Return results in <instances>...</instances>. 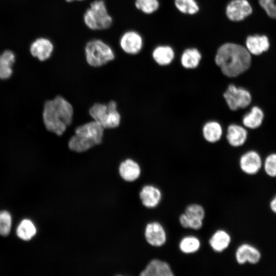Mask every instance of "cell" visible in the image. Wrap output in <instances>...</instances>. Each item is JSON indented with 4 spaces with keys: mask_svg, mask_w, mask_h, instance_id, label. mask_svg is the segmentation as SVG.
Masks as SVG:
<instances>
[{
    "mask_svg": "<svg viewBox=\"0 0 276 276\" xmlns=\"http://www.w3.org/2000/svg\"><path fill=\"white\" fill-rule=\"evenodd\" d=\"M170 265L166 262L154 259L151 260L141 271V276H173Z\"/></svg>",
    "mask_w": 276,
    "mask_h": 276,
    "instance_id": "16",
    "label": "cell"
},
{
    "mask_svg": "<svg viewBox=\"0 0 276 276\" xmlns=\"http://www.w3.org/2000/svg\"><path fill=\"white\" fill-rule=\"evenodd\" d=\"M184 213L190 220L203 221L205 215L203 206L197 203H192L187 206Z\"/></svg>",
    "mask_w": 276,
    "mask_h": 276,
    "instance_id": "28",
    "label": "cell"
},
{
    "mask_svg": "<svg viewBox=\"0 0 276 276\" xmlns=\"http://www.w3.org/2000/svg\"><path fill=\"white\" fill-rule=\"evenodd\" d=\"M179 221L180 225L185 228H189V219L185 214H181L179 217Z\"/></svg>",
    "mask_w": 276,
    "mask_h": 276,
    "instance_id": "33",
    "label": "cell"
},
{
    "mask_svg": "<svg viewBox=\"0 0 276 276\" xmlns=\"http://www.w3.org/2000/svg\"><path fill=\"white\" fill-rule=\"evenodd\" d=\"M119 45L122 51L129 55L139 54L143 46L142 36L136 31H127L121 36Z\"/></svg>",
    "mask_w": 276,
    "mask_h": 276,
    "instance_id": "11",
    "label": "cell"
},
{
    "mask_svg": "<svg viewBox=\"0 0 276 276\" xmlns=\"http://www.w3.org/2000/svg\"><path fill=\"white\" fill-rule=\"evenodd\" d=\"M144 237L147 242L153 247L164 245L167 239L166 230L157 221L147 223L144 228Z\"/></svg>",
    "mask_w": 276,
    "mask_h": 276,
    "instance_id": "10",
    "label": "cell"
},
{
    "mask_svg": "<svg viewBox=\"0 0 276 276\" xmlns=\"http://www.w3.org/2000/svg\"><path fill=\"white\" fill-rule=\"evenodd\" d=\"M118 172L120 177L125 181L133 182L140 177L142 169L137 162L128 158L120 163Z\"/></svg>",
    "mask_w": 276,
    "mask_h": 276,
    "instance_id": "14",
    "label": "cell"
},
{
    "mask_svg": "<svg viewBox=\"0 0 276 276\" xmlns=\"http://www.w3.org/2000/svg\"><path fill=\"white\" fill-rule=\"evenodd\" d=\"M65 1L66 2L69 3H72L73 2H74V1L82 2L85 0H65Z\"/></svg>",
    "mask_w": 276,
    "mask_h": 276,
    "instance_id": "35",
    "label": "cell"
},
{
    "mask_svg": "<svg viewBox=\"0 0 276 276\" xmlns=\"http://www.w3.org/2000/svg\"><path fill=\"white\" fill-rule=\"evenodd\" d=\"M231 241L230 234L226 231L220 229L214 233L210 238L209 243L214 251L221 252L229 246Z\"/></svg>",
    "mask_w": 276,
    "mask_h": 276,
    "instance_id": "20",
    "label": "cell"
},
{
    "mask_svg": "<svg viewBox=\"0 0 276 276\" xmlns=\"http://www.w3.org/2000/svg\"><path fill=\"white\" fill-rule=\"evenodd\" d=\"M248 137V131L244 126L233 123L228 125L225 135L228 144L237 148L243 146Z\"/></svg>",
    "mask_w": 276,
    "mask_h": 276,
    "instance_id": "15",
    "label": "cell"
},
{
    "mask_svg": "<svg viewBox=\"0 0 276 276\" xmlns=\"http://www.w3.org/2000/svg\"><path fill=\"white\" fill-rule=\"evenodd\" d=\"M74 116L73 105L63 96L58 95L44 103L42 112L44 126L58 136L62 135L72 125Z\"/></svg>",
    "mask_w": 276,
    "mask_h": 276,
    "instance_id": "1",
    "label": "cell"
},
{
    "mask_svg": "<svg viewBox=\"0 0 276 276\" xmlns=\"http://www.w3.org/2000/svg\"><path fill=\"white\" fill-rule=\"evenodd\" d=\"M201 58V55L197 49H188L181 55V63L185 68H195L198 66Z\"/></svg>",
    "mask_w": 276,
    "mask_h": 276,
    "instance_id": "25",
    "label": "cell"
},
{
    "mask_svg": "<svg viewBox=\"0 0 276 276\" xmlns=\"http://www.w3.org/2000/svg\"><path fill=\"white\" fill-rule=\"evenodd\" d=\"M30 53L41 61L49 59L54 50L52 42L48 39L39 38L36 39L30 46Z\"/></svg>",
    "mask_w": 276,
    "mask_h": 276,
    "instance_id": "17",
    "label": "cell"
},
{
    "mask_svg": "<svg viewBox=\"0 0 276 276\" xmlns=\"http://www.w3.org/2000/svg\"><path fill=\"white\" fill-rule=\"evenodd\" d=\"M16 233L20 239L27 241L31 240L35 236L37 228L32 220L24 219L18 224Z\"/></svg>",
    "mask_w": 276,
    "mask_h": 276,
    "instance_id": "24",
    "label": "cell"
},
{
    "mask_svg": "<svg viewBox=\"0 0 276 276\" xmlns=\"http://www.w3.org/2000/svg\"><path fill=\"white\" fill-rule=\"evenodd\" d=\"M262 169L266 176L276 178V153L268 155L263 162Z\"/></svg>",
    "mask_w": 276,
    "mask_h": 276,
    "instance_id": "27",
    "label": "cell"
},
{
    "mask_svg": "<svg viewBox=\"0 0 276 276\" xmlns=\"http://www.w3.org/2000/svg\"><path fill=\"white\" fill-rule=\"evenodd\" d=\"M87 64L92 67H101L113 61L115 54L107 43L100 39L87 41L84 48Z\"/></svg>",
    "mask_w": 276,
    "mask_h": 276,
    "instance_id": "6",
    "label": "cell"
},
{
    "mask_svg": "<svg viewBox=\"0 0 276 276\" xmlns=\"http://www.w3.org/2000/svg\"><path fill=\"white\" fill-rule=\"evenodd\" d=\"M88 113L92 120L99 124L105 130L117 128L121 122L118 103L113 100L107 103H94L88 108Z\"/></svg>",
    "mask_w": 276,
    "mask_h": 276,
    "instance_id": "4",
    "label": "cell"
},
{
    "mask_svg": "<svg viewBox=\"0 0 276 276\" xmlns=\"http://www.w3.org/2000/svg\"><path fill=\"white\" fill-rule=\"evenodd\" d=\"M201 246L200 240L196 236L190 235L183 237L179 243L180 250L185 254H191L199 250Z\"/></svg>",
    "mask_w": 276,
    "mask_h": 276,
    "instance_id": "26",
    "label": "cell"
},
{
    "mask_svg": "<svg viewBox=\"0 0 276 276\" xmlns=\"http://www.w3.org/2000/svg\"><path fill=\"white\" fill-rule=\"evenodd\" d=\"M15 59L14 53L10 50L5 51L0 55V79H7L11 77Z\"/></svg>",
    "mask_w": 276,
    "mask_h": 276,
    "instance_id": "22",
    "label": "cell"
},
{
    "mask_svg": "<svg viewBox=\"0 0 276 276\" xmlns=\"http://www.w3.org/2000/svg\"><path fill=\"white\" fill-rule=\"evenodd\" d=\"M252 9L246 0H233L227 6L226 14L232 21H240L251 14Z\"/></svg>",
    "mask_w": 276,
    "mask_h": 276,
    "instance_id": "12",
    "label": "cell"
},
{
    "mask_svg": "<svg viewBox=\"0 0 276 276\" xmlns=\"http://www.w3.org/2000/svg\"><path fill=\"white\" fill-rule=\"evenodd\" d=\"M201 132L205 142L214 144L221 140L223 131L222 126L219 122L216 120H210L203 125Z\"/></svg>",
    "mask_w": 276,
    "mask_h": 276,
    "instance_id": "18",
    "label": "cell"
},
{
    "mask_svg": "<svg viewBox=\"0 0 276 276\" xmlns=\"http://www.w3.org/2000/svg\"><path fill=\"white\" fill-rule=\"evenodd\" d=\"M136 8L145 14H151L159 7L157 0H135Z\"/></svg>",
    "mask_w": 276,
    "mask_h": 276,
    "instance_id": "30",
    "label": "cell"
},
{
    "mask_svg": "<svg viewBox=\"0 0 276 276\" xmlns=\"http://www.w3.org/2000/svg\"><path fill=\"white\" fill-rule=\"evenodd\" d=\"M268 205L270 211L276 215V193L269 200Z\"/></svg>",
    "mask_w": 276,
    "mask_h": 276,
    "instance_id": "34",
    "label": "cell"
},
{
    "mask_svg": "<svg viewBox=\"0 0 276 276\" xmlns=\"http://www.w3.org/2000/svg\"><path fill=\"white\" fill-rule=\"evenodd\" d=\"M259 2L269 17L276 18V0H259Z\"/></svg>",
    "mask_w": 276,
    "mask_h": 276,
    "instance_id": "32",
    "label": "cell"
},
{
    "mask_svg": "<svg viewBox=\"0 0 276 276\" xmlns=\"http://www.w3.org/2000/svg\"><path fill=\"white\" fill-rule=\"evenodd\" d=\"M105 129L91 120L78 126L67 142L70 150L77 153L86 152L102 143Z\"/></svg>",
    "mask_w": 276,
    "mask_h": 276,
    "instance_id": "3",
    "label": "cell"
},
{
    "mask_svg": "<svg viewBox=\"0 0 276 276\" xmlns=\"http://www.w3.org/2000/svg\"><path fill=\"white\" fill-rule=\"evenodd\" d=\"M215 62L224 76L234 78L249 68L251 55L247 49L243 46L227 43L218 49Z\"/></svg>",
    "mask_w": 276,
    "mask_h": 276,
    "instance_id": "2",
    "label": "cell"
},
{
    "mask_svg": "<svg viewBox=\"0 0 276 276\" xmlns=\"http://www.w3.org/2000/svg\"><path fill=\"white\" fill-rule=\"evenodd\" d=\"M264 118V114L262 109L254 106L248 113L243 116L242 123L246 128L255 129L262 125Z\"/></svg>",
    "mask_w": 276,
    "mask_h": 276,
    "instance_id": "21",
    "label": "cell"
},
{
    "mask_svg": "<svg viewBox=\"0 0 276 276\" xmlns=\"http://www.w3.org/2000/svg\"><path fill=\"white\" fill-rule=\"evenodd\" d=\"M235 258L237 263L240 265L248 264L254 266L260 262L262 254L257 246L251 243L245 242L237 247Z\"/></svg>",
    "mask_w": 276,
    "mask_h": 276,
    "instance_id": "8",
    "label": "cell"
},
{
    "mask_svg": "<svg viewBox=\"0 0 276 276\" xmlns=\"http://www.w3.org/2000/svg\"><path fill=\"white\" fill-rule=\"evenodd\" d=\"M152 57L158 65L165 66L172 62L174 58V53L169 46H158L153 50Z\"/></svg>",
    "mask_w": 276,
    "mask_h": 276,
    "instance_id": "23",
    "label": "cell"
},
{
    "mask_svg": "<svg viewBox=\"0 0 276 276\" xmlns=\"http://www.w3.org/2000/svg\"><path fill=\"white\" fill-rule=\"evenodd\" d=\"M139 198L144 206L147 209H153L158 206L160 202L162 193L156 186L146 185L141 189Z\"/></svg>",
    "mask_w": 276,
    "mask_h": 276,
    "instance_id": "13",
    "label": "cell"
},
{
    "mask_svg": "<svg viewBox=\"0 0 276 276\" xmlns=\"http://www.w3.org/2000/svg\"><path fill=\"white\" fill-rule=\"evenodd\" d=\"M246 45L250 54L259 55L268 50L269 42L265 35L249 36L246 40Z\"/></svg>",
    "mask_w": 276,
    "mask_h": 276,
    "instance_id": "19",
    "label": "cell"
},
{
    "mask_svg": "<svg viewBox=\"0 0 276 276\" xmlns=\"http://www.w3.org/2000/svg\"><path fill=\"white\" fill-rule=\"evenodd\" d=\"M12 223V216L7 211H0V235L8 236L11 232Z\"/></svg>",
    "mask_w": 276,
    "mask_h": 276,
    "instance_id": "31",
    "label": "cell"
},
{
    "mask_svg": "<svg viewBox=\"0 0 276 276\" xmlns=\"http://www.w3.org/2000/svg\"><path fill=\"white\" fill-rule=\"evenodd\" d=\"M83 22L91 31L105 30L113 23L104 0H94L89 4L83 15Z\"/></svg>",
    "mask_w": 276,
    "mask_h": 276,
    "instance_id": "5",
    "label": "cell"
},
{
    "mask_svg": "<svg viewBox=\"0 0 276 276\" xmlns=\"http://www.w3.org/2000/svg\"><path fill=\"white\" fill-rule=\"evenodd\" d=\"M239 166L243 173L254 176L258 175L262 169L263 160L257 151L249 150L239 158Z\"/></svg>",
    "mask_w": 276,
    "mask_h": 276,
    "instance_id": "9",
    "label": "cell"
},
{
    "mask_svg": "<svg viewBox=\"0 0 276 276\" xmlns=\"http://www.w3.org/2000/svg\"><path fill=\"white\" fill-rule=\"evenodd\" d=\"M222 97L228 108L232 111L247 107L252 101L251 95L248 90L234 84L227 86Z\"/></svg>",
    "mask_w": 276,
    "mask_h": 276,
    "instance_id": "7",
    "label": "cell"
},
{
    "mask_svg": "<svg viewBox=\"0 0 276 276\" xmlns=\"http://www.w3.org/2000/svg\"><path fill=\"white\" fill-rule=\"evenodd\" d=\"M177 8L181 12L194 14L199 10V7L194 0H175Z\"/></svg>",
    "mask_w": 276,
    "mask_h": 276,
    "instance_id": "29",
    "label": "cell"
}]
</instances>
